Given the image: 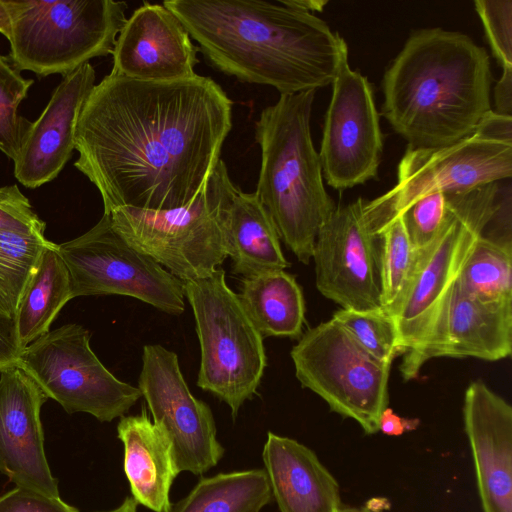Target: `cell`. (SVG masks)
Returning <instances> with one entry per match:
<instances>
[{
	"label": "cell",
	"mask_w": 512,
	"mask_h": 512,
	"mask_svg": "<svg viewBox=\"0 0 512 512\" xmlns=\"http://www.w3.org/2000/svg\"><path fill=\"white\" fill-rule=\"evenodd\" d=\"M10 59L18 70L63 76L113 53L127 4L113 0H4Z\"/></svg>",
	"instance_id": "8992f818"
},
{
	"label": "cell",
	"mask_w": 512,
	"mask_h": 512,
	"mask_svg": "<svg viewBox=\"0 0 512 512\" xmlns=\"http://www.w3.org/2000/svg\"><path fill=\"white\" fill-rule=\"evenodd\" d=\"M197 51L169 9L144 2L127 18L116 38L111 73L143 81L190 78L196 75Z\"/></svg>",
	"instance_id": "ac0fdd59"
},
{
	"label": "cell",
	"mask_w": 512,
	"mask_h": 512,
	"mask_svg": "<svg viewBox=\"0 0 512 512\" xmlns=\"http://www.w3.org/2000/svg\"><path fill=\"white\" fill-rule=\"evenodd\" d=\"M183 283L200 344L197 386L225 402L235 418L263 377V337L228 286L224 269Z\"/></svg>",
	"instance_id": "ba28073f"
},
{
	"label": "cell",
	"mask_w": 512,
	"mask_h": 512,
	"mask_svg": "<svg viewBox=\"0 0 512 512\" xmlns=\"http://www.w3.org/2000/svg\"><path fill=\"white\" fill-rule=\"evenodd\" d=\"M90 338L80 324L62 325L28 345L18 367L67 413H88L100 422H111L124 416L142 395L103 365Z\"/></svg>",
	"instance_id": "30bf717a"
},
{
	"label": "cell",
	"mask_w": 512,
	"mask_h": 512,
	"mask_svg": "<svg viewBox=\"0 0 512 512\" xmlns=\"http://www.w3.org/2000/svg\"><path fill=\"white\" fill-rule=\"evenodd\" d=\"M271 499L264 469L232 471L200 479L168 512H261Z\"/></svg>",
	"instance_id": "484cf974"
},
{
	"label": "cell",
	"mask_w": 512,
	"mask_h": 512,
	"mask_svg": "<svg viewBox=\"0 0 512 512\" xmlns=\"http://www.w3.org/2000/svg\"><path fill=\"white\" fill-rule=\"evenodd\" d=\"M383 151V138L372 87L352 70L348 53L332 82L319 154L329 186L352 188L375 178Z\"/></svg>",
	"instance_id": "5bb4252c"
},
{
	"label": "cell",
	"mask_w": 512,
	"mask_h": 512,
	"mask_svg": "<svg viewBox=\"0 0 512 512\" xmlns=\"http://www.w3.org/2000/svg\"><path fill=\"white\" fill-rule=\"evenodd\" d=\"M496 111L511 116L512 113V68H503L502 75L494 89Z\"/></svg>",
	"instance_id": "f35d334b"
},
{
	"label": "cell",
	"mask_w": 512,
	"mask_h": 512,
	"mask_svg": "<svg viewBox=\"0 0 512 512\" xmlns=\"http://www.w3.org/2000/svg\"><path fill=\"white\" fill-rule=\"evenodd\" d=\"M72 299L68 269L58 244L52 242L44 250L14 317L21 347L25 349L48 333L60 310Z\"/></svg>",
	"instance_id": "d4e9b609"
},
{
	"label": "cell",
	"mask_w": 512,
	"mask_h": 512,
	"mask_svg": "<svg viewBox=\"0 0 512 512\" xmlns=\"http://www.w3.org/2000/svg\"><path fill=\"white\" fill-rule=\"evenodd\" d=\"M233 102L212 78L143 81L110 73L81 111L74 163L118 207H182L206 187L232 128Z\"/></svg>",
	"instance_id": "6da1fadb"
},
{
	"label": "cell",
	"mask_w": 512,
	"mask_h": 512,
	"mask_svg": "<svg viewBox=\"0 0 512 512\" xmlns=\"http://www.w3.org/2000/svg\"><path fill=\"white\" fill-rule=\"evenodd\" d=\"M45 228L17 185L0 187V232L46 238Z\"/></svg>",
	"instance_id": "836d02e7"
},
{
	"label": "cell",
	"mask_w": 512,
	"mask_h": 512,
	"mask_svg": "<svg viewBox=\"0 0 512 512\" xmlns=\"http://www.w3.org/2000/svg\"><path fill=\"white\" fill-rule=\"evenodd\" d=\"M0 512H79L61 500L30 489L16 487L0 496Z\"/></svg>",
	"instance_id": "e575fe53"
},
{
	"label": "cell",
	"mask_w": 512,
	"mask_h": 512,
	"mask_svg": "<svg viewBox=\"0 0 512 512\" xmlns=\"http://www.w3.org/2000/svg\"><path fill=\"white\" fill-rule=\"evenodd\" d=\"M23 351L18 340L15 319L0 313V373L18 367Z\"/></svg>",
	"instance_id": "d590c367"
},
{
	"label": "cell",
	"mask_w": 512,
	"mask_h": 512,
	"mask_svg": "<svg viewBox=\"0 0 512 512\" xmlns=\"http://www.w3.org/2000/svg\"><path fill=\"white\" fill-rule=\"evenodd\" d=\"M512 176V144L483 139L475 134L439 148H408L397 171L396 185L365 202L364 216L377 237L425 194L463 193Z\"/></svg>",
	"instance_id": "7c38bea8"
},
{
	"label": "cell",
	"mask_w": 512,
	"mask_h": 512,
	"mask_svg": "<svg viewBox=\"0 0 512 512\" xmlns=\"http://www.w3.org/2000/svg\"><path fill=\"white\" fill-rule=\"evenodd\" d=\"M378 281L381 307L391 313L399 302L411 275L416 250L402 216L387 223L377 234Z\"/></svg>",
	"instance_id": "f1b7e54d"
},
{
	"label": "cell",
	"mask_w": 512,
	"mask_h": 512,
	"mask_svg": "<svg viewBox=\"0 0 512 512\" xmlns=\"http://www.w3.org/2000/svg\"><path fill=\"white\" fill-rule=\"evenodd\" d=\"M70 276L73 299L124 295L170 315L184 312V283L150 256L132 247L108 214L84 234L58 244Z\"/></svg>",
	"instance_id": "8fae6325"
},
{
	"label": "cell",
	"mask_w": 512,
	"mask_h": 512,
	"mask_svg": "<svg viewBox=\"0 0 512 512\" xmlns=\"http://www.w3.org/2000/svg\"><path fill=\"white\" fill-rule=\"evenodd\" d=\"M33 80L22 77L8 58L0 54V151L11 160L19 154L31 122L18 113Z\"/></svg>",
	"instance_id": "4dcf8cb0"
},
{
	"label": "cell",
	"mask_w": 512,
	"mask_h": 512,
	"mask_svg": "<svg viewBox=\"0 0 512 512\" xmlns=\"http://www.w3.org/2000/svg\"><path fill=\"white\" fill-rule=\"evenodd\" d=\"M364 205L358 198L336 207L319 229L313 248L316 287L342 309L381 307L378 238L365 219Z\"/></svg>",
	"instance_id": "9a60e30c"
},
{
	"label": "cell",
	"mask_w": 512,
	"mask_h": 512,
	"mask_svg": "<svg viewBox=\"0 0 512 512\" xmlns=\"http://www.w3.org/2000/svg\"><path fill=\"white\" fill-rule=\"evenodd\" d=\"M464 429L484 512H512V407L482 380L464 395Z\"/></svg>",
	"instance_id": "ffe728a7"
},
{
	"label": "cell",
	"mask_w": 512,
	"mask_h": 512,
	"mask_svg": "<svg viewBox=\"0 0 512 512\" xmlns=\"http://www.w3.org/2000/svg\"><path fill=\"white\" fill-rule=\"evenodd\" d=\"M11 30L10 17L5 1L0 0V33L7 39L9 38Z\"/></svg>",
	"instance_id": "60d3db41"
},
{
	"label": "cell",
	"mask_w": 512,
	"mask_h": 512,
	"mask_svg": "<svg viewBox=\"0 0 512 512\" xmlns=\"http://www.w3.org/2000/svg\"><path fill=\"white\" fill-rule=\"evenodd\" d=\"M290 355L303 388L331 411L355 420L366 434L379 431L391 365L369 355L334 318L305 331Z\"/></svg>",
	"instance_id": "9c48e42d"
},
{
	"label": "cell",
	"mask_w": 512,
	"mask_h": 512,
	"mask_svg": "<svg viewBox=\"0 0 512 512\" xmlns=\"http://www.w3.org/2000/svg\"><path fill=\"white\" fill-rule=\"evenodd\" d=\"M511 352L512 299L479 300L465 293L457 279L432 335L417 353L402 357L399 371L404 381H410L432 358L498 361Z\"/></svg>",
	"instance_id": "2e32d148"
},
{
	"label": "cell",
	"mask_w": 512,
	"mask_h": 512,
	"mask_svg": "<svg viewBox=\"0 0 512 512\" xmlns=\"http://www.w3.org/2000/svg\"><path fill=\"white\" fill-rule=\"evenodd\" d=\"M315 91L280 95L255 122L261 151L256 195L280 240L309 264L319 229L336 208L310 131Z\"/></svg>",
	"instance_id": "277c9868"
},
{
	"label": "cell",
	"mask_w": 512,
	"mask_h": 512,
	"mask_svg": "<svg viewBox=\"0 0 512 512\" xmlns=\"http://www.w3.org/2000/svg\"><path fill=\"white\" fill-rule=\"evenodd\" d=\"M233 182L222 159L188 204L167 210L118 207L113 228L135 249L182 281L212 274L228 257L225 212Z\"/></svg>",
	"instance_id": "52a82bcc"
},
{
	"label": "cell",
	"mask_w": 512,
	"mask_h": 512,
	"mask_svg": "<svg viewBox=\"0 0 512 512\" xmlns=\"http://www.w3.org/2000/svg\"><path fill=\"white\" fill-rule=\"evenodd\" d=\"M137 506V501L132 496H128L122 501V503L119 506L111 510L96 512H137Z\"/></svg>",
	"instance_id": "b9f144b4"
},
{
	"label": "cell",
	"mask_w": 512,
	"mask_h": 512,
	"mask_svg": "<svg viewBox=\"0 0 512 512\" xmlns=\"http://www.w3.org/2000/svg\"><path fill=\"white\" fill-rule=\"evenodd\" d=\"M117 436L123 444V469L132 497L154 511L168 512L170 490L180 473L168 433L147 414L122 416Z\"/></svg>",
	"instance_id": "7402d4cb"
},
{
	"label": "cell",
	"mask_w": 512,
	"mask_h": 512,
	"mask_svg": "<svg viewBox=\"0 0 512 512\" xmlns=\"http://www.w3.org/2000/svg\"><path fill=\"white\" fill-rule=\"evenodd\" d=\"M138 389L152 420L168 433L180 473L201 475L218 464L224 448L213 413L191 393L174 351L160 344L143 347Z\"/></svg>",
	"instance_id": "4fadbf2b"
},
{
	"label": "cell",
	"mask_w": 512,
	"mask_h": 512,
	"mask_svg": "<svg viewBox=\"0 0 512 512\" xmlns=\"http://www.w3.org/2000/svg\"><path fill=\"white\" fill-rule=\"evenodd\" d=\"M499 195L498 182L447 194L446 222L429 245L416 251L408 283L390 313L402 357L417 353L432 335L477 239L500 210Z\"/></svg>",
	"instance_id": "5b68a950"
},
{
	"label": "cell",
	"mask_w": 512,
	"mask_h": 512,
	"mask_svg": "<svg viewBox=\"0 0 512 512\" xmlns=\"http://www.w3.org/2000/svg\"><path fill=\"white\" fill-rule=\"evenodd\" d=\"M420 424L417 418H405L387 407L379 419V431L388 436H400L405 432L415 430Z\"/></svg>",
	"instance_id": "74e56055"
},
{
	"label": "cell",
	"mask_w": 512,
	"mask_h": 512,
	"mask_svg": "<svg viewBox=\"0 0 512 512\" xmlns=\"http://www.w3.org/2000/svg\"><path fill=\"white\" fill-rule=\"evenodd\" d=\"M262 459L280 512H337L341 507L336 479L305 445L268 432Z\"/></svg>",
	"instance_id": "44dd1931"
},
{
	"label": "cell",
	"mask_w": 512,
	"mask_h": 512,
	"mask_svg": "<svg viewBox=\"0 0 512 512\" xmlns=\"http://www.w3.org/2000/svg\"><path fill=\"white\" fill-rule=\"evenodd\" d=\"M51 244L46 238L0 232V313L15 317L41 256Z\"/></svg>",
	"instance_id": "83f0119b"
},
{
	"label": "cell",
	"mask_w": 512,
	"mask_h": 512,
	"mask_svg": "<svg viewBox=\"0 0 512 512\" xmlns=\"http://www.w3.org/2000/svg\"><path fill=\"white\" fill-rule=\"evenodd\" d=\"M95 78L90 63L63 76L41 115L31 122L14 160V176L25 187L52 181L72 157L79 117Z\"/></svg>",
	"instance_id": "d6986e66"
},
{
	"label": "cell",
	"mask_w": 512,
	"mask_h": 512,
	"mask_svg": "<svg viewBox=\"0 0 512 512\" xmlns=\"http://www.w3.org/2000/svg\"><path fill=\"white\" fill-rule=\"evenodd\" d=\"M225 235L234 274L249 278L290 266L272 218L256 193H245L234 183L225 212Z\"/></svg>",
	"instance_id": "603a6c76"
},
{
	"label": "cell",
	"mask_w": 512,
	"mask_h": 512,
	"mask_svg": "<svg viewBox=\"0 0 512 512\" xmlns=\"http://www.w3.org/2000/svg\"><path fill=\"white\" fill-rule=\"evenodd\" d=\"M332 318L341 323L354 340L377 361L392 365L395 357L403 354L394 320L384 308L365 311L341 308L334 312Z\"/></svg>",
	"instance_id": "f546056e"
},
{
	"label": "cell",
	"mask_w": 512,
	"mask_h": 512,
	"mask_svg": "<svg viewBox=\"0 0 512 512\" xmlns=\"http://www.w3.org/2000/svg\"><path fill=\"white\" fill-rule=\"evenodd\" d=\"M210 64L280 95L332 84L345 40L313 13L264 0H166Z\"/></svg>",
	"instance_id": "7a4b0ae2"
},
{
	"label": "cell",
	"mask_w": 512,
	"mask_h": 512,
	"mask_svg": "<svg viewBox=\"0 0 512 512\" xmlns=\"http://www.w3.org/2000/svg\"><path fill=\"white\" fill-rule=\"evenodd\" d=\"M490 60L465 34L415 31L386 70L382 114L409 148H439L471 136L491 110Z\"/></svg>",
	"instance_id": "3957f363"
},
{
	"label": "cell",
	"mask_w": 512,
	"mask_h": 512,
	"mask_svg": "<svg viewBox=\"0 0 512 512\" xmlns=\"http://www.w3.org/2000/svg\"><path fill=\"white\" fill-rule=\"evenodd\" d=\"M238 295L263 338L299 339L303 334L305 301L292 274L275 270L244 278Z\"/></svg>",
	"instance_id": "cb8c5ba5"
},
{
	"label": "cell",
	"mask_w": 512,
	"mask_h": 512,
	"mask_svg": "<svg viewBox=\"0 0 512 512\" xmlns=\"http://www.w3.org/2000/svg\"><path fill=\"white\" fill-rule=\"evenodd\" d=\"M473 134L483 139L512 144V117L490 110L479 121Z\"/></svg>",
	"instance_id": "8d00e7d4"
},
{
	"label": "cell",
	"mask_w": 512,
	"mask_h": 512,
	"mask_svg": "<svg viewBox=\"0 0 512 512\" xmlns=\"http://www.w3.org/2000/svg\"><path fill=\"white\" fill-rule=\"evenodd\" d=\"M287 6L312 13L314 11L320 12L328 3L326 0H282Z\"/></svg>",
	"instance_id": "ab89813d"
},
{
	"label": "cell",
	"mask_w": 512,
	"mask_h": 512,
	"mask_svg": "<svg viewBox=\"0 0 512 512\" xmlns=\"http://www.w3.org/2000/svg\"><path fill=\"white\" fill-rule=\"evenodd\" d=\"M474 5L493 55L502 68H512V1L477 0Z\"/></svg>",
	"instance_id": "d6a6232c"
},
{
	"label": "cell",
	"mask_w": 512,
	"mask_h": 512,
	"mask_svg": "<svg viewBox=\"0 0 512 512\" xmlns=\"http://www.w3.org/2000/svg\"><path fill=\"white\" fill-rule=\"evenodd\" d=\"M337 512H372L366 508L357 509V508H339Z\"/></svg>",
	"instance_id": "7bdbcfd3"
},
{
	"label": "cell",
	"mask_w": 512,
	"mask_h": 512,
	"mask_svg": "<svg viewBox=\"0 0 512 512\" xmlns=\"http://www.w3.org/2000/svg\"><path fill=\"white\" fill-rule=\"evenodd\" d=\"M461 289L482 301L512 299V244L508 239H477L458 277Z\"/></svg>",
	"instance_id": "4316f807"
},
{
	"label": "cell",
	"mask_w": 512,
	"mask_h": 512,
	"mask_svg": "<svg viewBox=\"0 0 512 512\" xmlns=\"http://www.w3.org/2000/svg\"><path fill=\"white\" fill-rule=\"evenodd\" d=\"M47 399L21 368L0 373V473L16 487L60 497L44 451L40 413Z\"/></svg>",
	"instance_id": "e0dca14e"
},
{
	"label": "cell",
	"mask_w": 512,
	"mask_h": 512,
	"mask_svg": "<svg viewBox=\"0 0 512 512\" xmlns=\"http://www.w3.org/2000/svg\"><path fill=\"white\" fill-rule=\"evenodd\" d=\"M448 208L447 194L437 191L418 198L400 215L416 251L429 245L440 233Z\"/></svg>",
	"instance_id": "1f68e13d"
}]
</instances>
